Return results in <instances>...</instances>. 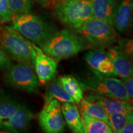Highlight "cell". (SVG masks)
<instances>
[{"instance_id":"cell-24","label":"cell","mask_w":133,"mask_h":133,"mask_svg":"<svg viewBox=\"0 0 133 133\" xmlns=\"http://www.w3.org/2000/svg\"><path fill=\"white\" fill-rule=\"evenodd\" d=\"M14 15L9 9L7 0H0V24L12 21Z\"/></svg>"},{"instance_id":"cell-30","label":"cell","mask_w":133,"mask_h":133,"mask_svg":"<svg viewBox=\"0 0 133 133\" xmlns=\"http://www.w3.org/2000/svg\"><path fill=\"white\" fill-rule=\"evenodd\" d=\"M66 1V0H59V1ZM58 2H59V1H58Z\"/></svg>"},{"instance_id":"cell-9","label":"cell","mask_w":133,"mask_h":133,"mask_svg":"<svg viewBox=\"0 0 133 133\" xmlns=\"http://www.w3.org/2000/svg\"><path fill=\"white\" fill-rule=\"evenodd\" d=\"M84 59L92 70L107 76H118L112 60L104 48H97L88 51Z\"/></svg>"},{"instance_id":"cell-4","label":"cell","mask_w":133,"mask_h":133,"mask_svg":"<svg viewBox=\"0 0 133 133\" xmlns=\"http://www.w3.org/2000/svg\"><path fill=\"white\" fill-rule=\"evenodd\" d=\"M11 22L13 29L39 47L54 33L45 22L30 12L14 16Z\"/></svg>"},{"instance_id":"cell-20","label":"cell","mask_w":133,"mask_h":133,"mask_svg":"<svg viewBox=\"0 0 133 133\" xmlns=\"http://www.w3.org/2000/svg\"><path fill=\"white\" fill-rule=\"evenodd\" d=\"M65 91L79 104L83 99L82 86L75 78L71 75H64L59 79Z\"/></svg>"},{"instance_id":"cell-13","label":"cell","mask_w":133,"mask_h":133,"mask_svg":"<svg viewBox=\"0 0 133 133\" xmlns=\"http://www.w3.org/2000/svg\"><path fill=\"white\" fill-rule=\"evenodd\" d=\"M107 52L118 76L124 78L133 75V61L120 47L110 48Z\"/></svg>"},{"instance_id":"cell-10","label":"cell","mask_w":133,"mask_h":133,"mask_svg":"<svg viewBox=\"0 0 133 133\" xmlns=\"http://www.w3.org/2000/svg\"><path fill=\"white\" fill-rule=\"evenodd\" d=\"M33 48L36 52L35 70L36 76L39 82L45 84L54 78L56 74H57V62L54 59L46 55L39 46L34 43Z\"/></svg>"},{"instance_id":"cell-3","label":"cell","mask_w":133,"mask_h":133,"mask_svg":"<svg viewBox=\"0 0 133 133\" xmlns=\"http://www.w3.org/2000/svg\"><path fill=\"white\" fill-rule=\"evenodd\" d=\"M54 11L60 21L76 30L94 17L92 0L59 1L55 4Z\"/></svg>"},{"instance_id":"cell-28","label":"cell","mask_w":133,"mask_h":133,"mask_svg":"<svg viewBox=\"0 0 133 133\" xmlns=\"http://www.w3.org/2000/svg\"><path fill=\"white\" fill-rule=\"evenodd\" d=\"M122 132L133 133V112L129 115L127 123H126Z\"/></svg>"},{"instance_id":"cell-15","label":"cell","mask_w":133,"mask_h":133,"mask_svg":"<svg viewBox=\"0 0 133 133\" xmlns=\"http://www.w3.org/2000/svg\"><path fill=\"white\" fill-rule=\"evenodd\" d=\"M61 109L66 123L71 131L75 133L84 132L81 116L75 104L64 102L61 105Z\"/></svg>"},{"instance_id":"cell-14","label":"cell","mask_w":133,"mask_h":133,"mask_svg":"<svg viewBox=\"0 0 133 133\" xmlns=\"http://www.w3.org/2000/svg\"><path fill=\"white\" fill-rule=\"evenodd\" d=\"M133 0H122L116 9L114 19L115 29L119 33H126L132 23Z\"/></svg>"},{"instance_id":"cell-2","label":"cell","mask_w":133,"mask_h":133,"mask_svg":"<svg viewBox=\"0 0 133 133\" xmlns=\"http://www.w3.org/2000/svg\"><path fill=\"white\" fill-rule=\"evenodd\" d=\"M39 48L56 62L75 56L82 51V41L74 33L66 29L54 32Z\"/></svg>"},{"instance_id":"cell-11","label":"cell","mask_w":133,"mask_h":133,"mask_svg":"<svg viewBox=\"0 0 133 133\" xmlns=\"http://www.w3.org/2000/svg\"><path fill=\"white\" fill-rule=\"evenodd\" d=\"M33 116L31 110L25 104L20 103L12 117L0 126V131L10 132H22L27 128Z\"/></svg>"},{"instance_id":"cell-29","label":"cell","mask_w":133,"mask_h":133,"mask_svg":"<svg viewBox=\"0 0 133 133\" xmlns=\"http://www.w3.org/2000/svg\"><path fill=\"white\" fill-rule=\"evenodd\" d=\"M36 1L43 5H47L48 4H49L51 2H52V1H56V2L57 3L58 1H59V0H36ZM56 3H55V4H56Z\"/></svg>"},{"instance_id":"cell-25","label":"cell","mask_w":133,"mask_h":133,"mask_svg":"<svg viewBox=\"0 0 133 133\" xmlns=\"http://www.w3.org/2000/svg\"><path fill=\"white\" fill-rule=\"evenodd\" d=\"M12 64L9 56L0 47V70L5 71L9 69Z\"/></svg>"},{"instance_id":"cell-17","label":"cell","mask_w":133,"mask_h":133,"mask_svg":"<svg viewBox=\"0 0 133 133\" xmlns=\"http://www.w3.org/2000/svg\"><path fill=\"white\" fill-rule=\"evenodd\" d=\"M20 103L4 91L0 92V126L12 117Z\"/></svg>"},{"instance_id":"cell-22","label":"cell","mask_w":133,"mask_h":133,"mask_svg":"<svg viewBox=\"0 0 133 133\" xmlns=\"http://www.w3.org/2000/svg\"><path fill=\"white\" fill-rule=\"evenodd\" d=\"M130 114L125 113H114L108 114V124L113 132L121 133L123 130Z\"/></svg>"},{"instance_id":"cell-21","label":"cell","mask_w":133,"mask_h":133,"mask_svg":"<svg viewBox=\"0 0 133 133\" xmlns=\"http://www.w3.org/2000/svg\"><path fill=\"white\" fill-rule=\"evenodd\" d=\"M81 113L105 121L108 123V114L101 105L88 99H83L79 103Z\"/></svg>"},{"instance_id":"cell-6","label":"cell","mask_w":133,"mask_h":133,"mask_svg":"<svg viewBox=\"0 0 133 133\" xmlns=\"http://www.w3.org/2000/svg\"><path fill=\"white\" fill-rule=\"evenodd\" d=\"M93 75L89 76L84 86L99 95L116 98L131 102L129 97L122 79L115 76H107L93 70Z\"/></svg>"},{"instance_id":"cell-8","label":"cell","mask_w":133,"mask_h":133,"mask_svg":"<svg viewBox=\"0 0 133 133\" xmlns=\"http://www.w3.org/2000/svg\"><path fill=\"white\" fill-rule=\"evenodd\" d=\"M39 126L47 133H60L65 130L64 118L61 102L56 99L44 103V107L38 116Z\"/></svg>"},{"instance_id":"cell-12","label":"cell","mask_w":133,"mask_h":133,"mask_svg":"<svg viewBox=\"0 0 133 133\" xmlns=\"http://www.w3.org/2000/svg\"><path fill=\"white\" fill-rule=\"evenodd\" d=\"M86 99L94 101L104 108L107 114L125 113L131 114L133 112V105L129 101L116 99L99 94H90Z\"/></svg>"},{"instance_id":"cell-5","label":"cell","mask_w":133,"mask_h":133,"mask_svg":"<svg viewBox=\"0 0 133 133\" xmlns=\"http://www.w3.org/2000/svg\"><path fill=\"white\" fill-rule=\"evenodd\" d=\"M83 39L97 48L110 47L115 44L117 34L114 22L93 17L76 30Z\"/></svg>"},{"instance_id":"cell-26","label":"cell","mask_w":133,"mask_h":133,"mask_svg":"<svg viewBox=\"0 0 133 133\" xmlns=\"http://www.w3.org/2000/svg\"><path fill=\"white\" fill-rule=\"evenodd\" d=\"M120 48L133 61V38L121 42Z\"/></svg>"},{"instance_id":"cell-18","label":"cell","mask_w":133,"mask_h":133,"mask_svg":"<svg viewBox=\"0 0 133 133\" xmlns=\"http://www.w3.org/2000/svg\"><path fill=\"white\" fill-rule=\"evenodd\" d=\"M46 86L44 103L56 99L60 102L75 103L73 98L65 91L59 79H52Z\"/></svg>"},{"instance_id":"cell-23","label":"cell","mask_w":133,"mask_h":133,"mask_svg":"<svg viewBox=\"0 0 133 133\" xmlns=\"http://www.w3.org/2000/svg\"><path fill=\"white\" fill-rule=\"evenodd\" d=\"M11 12L15 16L30 12L31 0H7Z\"/></svg>"},{"instance_id":"cell-1","label":"cell","mask_w":133,"mask_h":133,"mask_svg":"<svg viewBox=\"0 0 133 133\" xmlns=\"http://www.w3.org/2000/svg\"><path fill=\"white\" fill-rule=\"evenodd\" d=\"M0 47L9 57L35 69L36 52L30 42L12 26H0Z\"/></svg>"},{"instance_id":"cell-27","label":"cell","mask_w":133,"mask_h":133,"mask_svg":"<svg viewBox=\"0 0 133 133\" xmlns=\"http://www.w3.org/2000/svg\"><path fill=\"white\" fill-rule=\"evenodd\" d=\"M122 81L131 101H133V75L122 78Z\"/></svg>"},{"instance_id":"cell-7","label":"cell","mask_w":133,"mask_h":133,"mask_svg":"<svg viewBox=\"0 0 133 133\" xmlns=\"http://www.w3.org/2000/svg\"><path fill=\"white\" fill-rule=\"evenodd\" d=\"M3 79L9 86L31 94L38 87V79L34 69L29 65L17 62L4 71Z\"/></svg>"},{"instance_id":"cell-19","label":"cell","mask_w":133,"mask_h":133,"mask_svg":"<svg viewBox=\"0 0 133 133\" xmlns=\"http://www.w3.org/2000/svg\"><path fill=\"white\" fill-rule=\"evenodd\" d=\"M84 132L85 133H112L109 124L101 119L91 117L81 113Z\"/></svg>"},{"instance_id":"cell-16","label":"cell","mask_w":133,"mask_h":133,"mask_svg":"<svg viewBox=\"0 0 133 133\" xmlns=\"http://www.w3.org/2000/svg\"><path fill=\"white\" fill-rule=\"evenodd\" d=\"M94 17L114 22L116 0H92Z\"/></svg>"}]
</instances>
